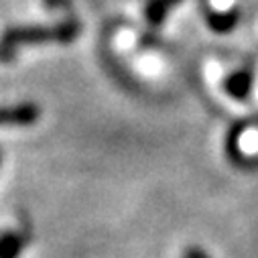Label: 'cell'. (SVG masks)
<instances>
[{
    "mask_svg": "<svg viewBox=\"0 0 258 258\" xmlns=\"http://www.w3.org/2000/svg\"><path fill=\"white\" fill-rule=\"evenodd\" d=\"M23 246H25V240L17 234H9L5 238H0V258H17Z\"/></svg>",
    "mask_w": 258,
    "mask_h": 258,
    "instance_id": "obj_6",
    "label": "cell"
},
{
    "mask_svg": "<svg viewBox=\"0 0 258 258\" xmlns=\"http://www.w3.org/2000/svg\"><path fill=\"white\" fill-rule=\"evenodd\" d=\"M37 118H39V110L33 104L0 108V124H31Z\"/></svg>",
    "mask_w": 258,
    "mask_h": 258,
    "instance_id": "obj_2",
    "label": "cell"
},
{
    "mask_svg": "<svg viewBox=\"0 0 258 258\" xmlns=\"http://www.w3.org/2000/svg\"><path fill=\"white\" fill-rule=\"evenodd\" d=\"M226 88H228V92H230L232 96H236V98H246L248 92H250V88H252V76H250L248 72L234 74V76L228 78Z\"/></svg>",
    "mask_w": 258,
    "mask_h": 258,
    "instance_id": "obj_3",
    "label": "cell"
},
{
    "mask_svg": "<svg viewBox=\"0 0 258 258\" xmlns=\"http://www.w3.org/2000/svg\"><path fill=\"white\" fill-rule=\"evenodd\" d=\"M187 258H208L204 252H200V250H189L187 252Z\"/></svg>",
    "mask_w": 258,
    "mask_h": 258,
    "instance_id": "obj_7",
    "label": "cell"
},
{
    "mask_svg": "<svg viewBox=\"0 0 258 258\" xmlns=\"http://www.w3.org/2000/svg\"><path fill=\"white\" fill-rule=\"evenodd\" d=\"M78 25L68 23L59 27H31V29H13L5 35L7 45H21V43H39V41H61L68 43L76 39Z\"/></svg>",
    "mask_w": 258,
    "mask_h": 258,
    "instance_id": "obj_1",
    "label": "cell"
},
{
    "mask_svg": "<svg viewBox=\"0 0 258 258\" xmlns=\"http://www.w3.org/2000/svg\"><path fill=\"white\" fill-rule=\"evenodd\" d=\"M0 57H3V59H5V57H7V55H5V53H0Z\"/></svg>",
    "mask_w": 258,
    "mask_h": 258,
    "instance_id": "obj_8",
    "label": "cell"
},
{
    "mask_svg": "<svg viewBox=\"0 0 258 258\" xmlns=\"http://www.w3.org/2000/svg\"><path fill=\"white\" fill-rule=\"evenodd\" d=\"M179 3V0H149V5H147V19L151 25H159L167 13Z\"/></svg>",
    "mask_w": 258,
    "mask_h": 258,
    "instance_id": "obj_4",
    "label": "cell"
},
{
    "mask_svg": "<svg viewBox=\"0 0 258 258\" xmlns=\"http://www.w3.org/2000/svg\"><path fill=\"white\" fill-rule=\"evenodd\" d=\"M238 19H240L238 11L210 13V15H208V23H210V27H212L214 31H218V33H226V31H230V29L238 23Z\"/></svg>",
    "mask_w": 258,
    "mask_h": 258,
    "instance_id": "obj_5",
    "label": "cell"
}]
</instances>
